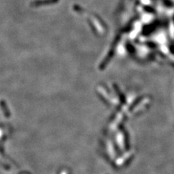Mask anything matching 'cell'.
<instances>
[{
	"label": "cell",
	"mask_w": 174,
	"mask_h": 174,
	"mask_svg": "<svg viewBox=\"0 0 174 174\" xmlns=\"http://www.w3.org/2000/svg\"><path fill=\"white\" fill-rule=\"evenodd\" d=\"M0 107H1V109L2 110V113H3L5 117L8 118V117H9V113H8L7 111V108L6 104H5V103L3 100L0 101Z\"/></svg>",
	"instance_id": "obj_1"
}]
</instances>
